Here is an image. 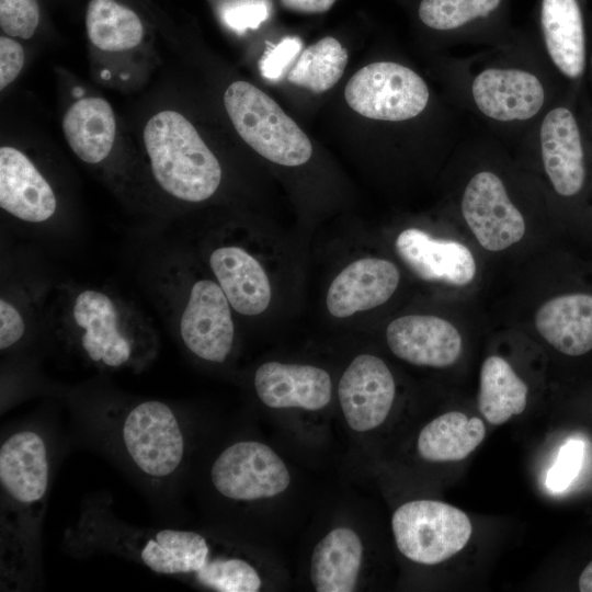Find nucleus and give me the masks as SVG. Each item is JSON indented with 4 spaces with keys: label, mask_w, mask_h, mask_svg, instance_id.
<instances>
[{
    "label": "nucleus",
    "mask_w": 592,
    "mask_h": 592,
    "mask_svg": "<svg viewBox=\"0 0 592 592\" xmlns=\"http://www.w3.org/2000/svg\"><path fill=\"white\" fill-rule=\"evenodd\" d=\"M337 0H281L284 8L303 13H323L331 9Z\"/></svg>",
    "instance_id": "35"
},
{
    "label": "nucleus",
    "mask_w": 592,
    "mask_h": 592,
    "mask_svg": "<svg viewBox=\"0 0 592 592\" xmlns=\"http://www.w3.org/2000/svg\"><path fill=\"white\" fill-rule=\"evenodd\" d=\"M344 96L350 107L364 117L397 122L420 114L428 104L429 90L410 68L379 61L353 75Z\"/></svg>",
    "instance_id": "6"
},
{
    "label": "nucleus",
    "mask_w": 592,
    "mask_h": 592,
    "mask_svg": "<svg viewBox=\"0 0 592 592\" xmlns=\"http://www.w3.org/2000/svg\"><path fill=\"white\" fill-rule=\"evenodd\" d=\"M399 551L411 561L440 563L468 543L473 526L459 509L433 500H415L399 506L391 519Z\"/></svg>",
    "instance_id": "5"
},
{
    "label": "nucleus",
    "mask_w": 592,
    "mask_h": 592,
    "mask_svg": "<svg viewBox=\"0 0 592 592\" xmlns=\"http://www.w3.org/2000/svg\"><path fill=\"white\" fill-rule=\"evenodd\" d=\"M25 331L20 311L8 300H0V349L2 351L16 344Z\"/></svg>",
    "instance_id": "34"
},
{
    "label": "nucleus",
    "mask_w": 592,
    "mask_h": 592,
    "mask_svg": "<svg viewBox=\"0 0 592 592\" xmlns=\"http://www.w3.org/2000/svg\"><path fill=\"white\" fill-rule=\"evenodd\" d=\"M224 104L240 137L265 159L286 167L310 159L312 146L306 134L253 84L232 82L225 92Z\"/></svg>",
    "instance_id": "4"
},
{
    "label": "nucleus",
    "mask_w": 592,
    "mask_h": 592,
    "mask_svg": "<svg viewBox=\"0 0 592 592\" xmlns=\"http://www.w3.org/2000/svg\"><path fill=\"white\" fill-rule=\"evenodd\" d=\"M231 306L219 284L196 281L180 319V334L186 349L212 363H223L234 345Z\"/></svg>",
    "instance_id": "8"
},
{
    "label": "nucleus",
    "mask_w": 592,
    "mask_h": 592,
    "mask_svg": "<svg viewBox=\"0 0 592 592\" xmlns=\"http://www.w3.org/2000/svg\"><path fill=\"white\" fill-rule=\"evenodd\" d=\"M38 22L37 0H0V26L9 36L31 38Z\"/></svg>",
    "instance_id": "29"
},
{
    "label": "nucleus",
    "mask_w": 592,
    "mask_h": 592,
    "mask_svg": "<svg viewBox=\"0 0 592 592\" xmlns=\"http://www.w3.org/2000/svg\"><path fill=\"white\" fill-rule=\"evenodd\" d=\"M49 445L33 428L0 446L1 588H32L41 579V530L50 485Z\"/></svg>",
    "instance_id": "1"
},
{
    "label": "nucleus",
    "mask_w": 592,
    "mask_h": 592,
    "mask_svg": "<svg viewBox=\"0 0 592 592\" xmlns=\"http://www.w3.org/2000/svg\"><path fill=\"white\" fill-rule=\"evenodd\" d=\"M538 333L557 351L579 356L592 350V295L567 294L544 303L535 315Z\"/></svg>",
    "instance_id": "20"
},
{
    "label": "nucleus",
    "mask_w": 592,
    "mask_h": 592,
    "mask_svg": "<svg viewBox=\"0 0 592 592\" xmlns=\"http://www.w3.org/2000/svg\"><path fill=\"white\" fill-rule=\"evenodd\" d=\"M210 480L215 490L229 500L253 501L285 491L291 476L271 447L257 441H240L217 456Z\"/></svg>",
    "instance_id": "7"
},
{
    "label": "nucleus",
    "mask_w": 592,
    "mask_h": 592,
    "mask_svg": "<svg viewBox=\"0 0 592 592\" xmlns=\"http://www.w3.org/2000/svg\"><path fill=\"white\" fill-rule=\"evenodd\" d=\"M301 41L295 36L283 38L278 44L271 46L260 60L262 76L270 80L281 78L301 49Z\"/></svg>",
    "instance_id": "32"
},
{
    "label": "nucleus",
    "mask_w": 592,
    "mask_h": 592,
    "mask_svg": "<svg viewBox=\"0 0 592 592\" xmlns=\"http://www.w3.org/2000/svg\"><path fill=\"white\" fill-rule=\"evenodd\" d=\"M254 388L260 400L270 408L312 411L330 402L332 382L322 368L272 361L258 367Z\"/></svg>",
    "instance_id": "15"
},
{
    "label": "nucleus",
    "mask_w": 592,
    "mask_h": 592,
    "mask_svg": "<svg viewBox=\"0 0 592 592\" xmlns=\"http://www.w3.org/2000/svg\"><path fill=\"white\" fill-rule=\"evenodd\" d=\"M542 26L556 67L569 78L580 77L585 64V39L577 0H543Z\"/></svg>",
    "instance_id": "22"
},
{
    "label": "nucleus",
    "mask_w": 592,
    "mask_h": 592,
    "mask_svg": "<svg viewBox=\"0 0 592 592\" xmlns=\"http://www.w3.org/2000/svg\"><path fill=\"white\" fill-rule=\"evenodd\" d=\"M348 64L345 48L328 36L307 47L288 71L291 83L316 93L330 90L342 77Z\"/></svg>",
    "instance_id": "27"
},
{
    "label": "nucleus",
    "mask_w": 592,
    "mask_h": 592,
    "mask_svg": "<svg viewBox=\"0 0 592 592\" xmlns=\"http://www.w3.org/2000/svg\"><path fill=\"white\" fill-rule=\"evenodd\" d=\"M540 147L545 171L556 192L562 196L577 194L585 170L579 127L568 109L547 113L540 127Z\"/></svg>",
    "instance_id": "18"
},
{
    "label": "nucleus",
    "mask_w": 592,
    "mask_h": 592,
    "mask_svg": "<svg viewBox=\"0 0 592 592\" xmlns=\"http://www.w3.org/2000/svg\"><path fill=\"white\" fill-rule=\"evenodd\" d=\"M501 0H422L419 16L435 30L457 29L473 19L487 16Z\"/></svg>",
    "instance_id": "28"
},
{
    "label": "nucleus",
    "mask_w": 592,
    "mask_h": 592,
    "mask_svg": "<svg viewBox=\"0 0 592 592\" xmlns=\"http://www.w3.org/2000/svg\"><path fill=\"white\" fill-rule=\"evenodd\" d=\"M72 318L81 330L79 345L90 362L121 368L136 361V344L123 332L110 296L95 289L82 291L75 299Z\"/></svg>",
    "instance_id": "10"
},
{
    "label": "nucleus",
    "mask_w": 592,
    "mask_h": 592,
    "mask_svg": "<svg viewBox=\"0 0 592 592\" xmlns=\"http://www.w3.org/2000/svg\"><path fill=\"white\" fill-rule=\"evenodd\" d=\"M362 555V542L354 531L346 527L332 530L312 551L310 578L316 591H354Z\"/></svg>",
    "instance_id": "21"
},
{
    "label": "nucleus",
    "mask_w": 592,
    "mask_h": 592,
    "mask_svg": "<svg viewBox=\"0 0 592 592\" xmlns=\"http://www.w3.org/2000/svg\"><path fill=\"white\" fill-rule=\"evenodd\" d=\"M86 27L90 42L105 52L136 47L144 36V26L138 15L115 0H90Z\"/></svg>",
    "instance_id": "26"
},
{
    "label": "nucleus",
    "mask_w": 592,
    "mask_h": 592,
    "mask_svg": "<svg viewBox=\"0 0 592 592\" xmlns=\"http://www.w3.org/2000/svg\"><path fill=\"white\" fill-rule=\"evenodd\" d=\"M527 402V386L508 361L498 355L487 357L480 369L478 408L493 425L521 414Z\"/></svg>",
    "instance_id": "25"
},
{
    "label": "nucleus",
    "mask_w": 592,
    "mask_h": 592,
    "mask_svg": "<svg viewBox=\"0 0 592 592\" xmlns=\"http://www.w3.org/2000/svg\"><path fill=\"white\" fill-rule=\"evenodd\" d=\"M152 174L170 195L197 203L209 198L221 181V168L195 127L180 113L153 115L144 129Z\"/></svg>",
    "instance_id": "3"
},
{
    "label": "nucleus",
    "mask_w": 592,
    "mask_h": 592,
    "mask_svg": "<svg viewBox=\"0 0 592 592\" xmlns=\"http://www.w3.org/2000/svg\"><path fill=\"white\" fill-rule=\"evenodd\" d=\"M0 206L29 223L49 219L57 207L45 178L23 152L10 146L0 149Z\"/></svg>",
    "instance_id": "16"
},
{
    "label": "nucleus",
    "mask_w": 592,
    "mask_h": 592,
    "mask_svg": "<svg viewBox=\"0 0 592 592\" xmlns=\"http://www.w3.org/2000/svg\"><path fill=\"white\" fill-rule=\"evenodd\" d=\"M24 65L22 45L13 38L0 37V89L8 87L20 73Z\"/></svg>",
    "instance_id": "33"
},
{
    "label": "nucleus",
    "mask_w": 592,
    "mask_h": 592,
    "mask_svg": "<svg viewBox=\"0 0 592 592\" xmlns=\"http://www.w3.org/2000/svg\"><path fill=\"white\" fill-rule=\"evenodd\" d=\"M583 453L584 444L580 440H570L562 445L546 477V485L551 491L560 492L571 485L581 468Z\"/></svg>",
    "instance_id": "30"
},
{
    "label": "nucleus",
    "mask_w": 592,
    "mask_h": 592,
    "mask_svg": "<svg viewBox=\"0 0 592 592\" xmlns=\"http://www.w3.org/2000/svg\"><path fill=\"white\" fill-rule=\"evenodd\" d=\"M395 249L407 266L424 281L465 286L476 275L470 250L456 240L433 238L421 229L408 228L396 238Z\"/></svg>",
    "instance_id": "14"
},
{
    "label": "nucleus",
    "mask_w": 592,
    "mask_h": 592,
    "mask_svg": "<svg viewBox=\"0 0 592 592\" xmlns=\"http://www.w3.org/2000/svg\"><path fill=\"white\" fill-rule=\"evenodd\" d=\"M578 585L581 592H592V561L580 574Z\"/></svg>",
    "instance_id": "36"
},
{
    "label": "nucleus",
    "mask_w": 592,
    "mask_h": 592,
    "mask_svg": "<svg viewBox=\"0 0 592 592\" xmlns=\"http://www.w3.org/2000/svg\"><path fill=\"white\" fill-rule=\"evenodd\" d=\"M400 281L398 267L382 258H362L345 266L331 282L326 297L329 314L346 318L385 304Z\"/></svg>",
    "instance_id": "13"
},
{
    "label": "nucleus",
    "mask_w": 592,
    "mask_h": 592,
    "mask_svg": "<svg viewBox=\"0 0 592 592\" xmlns=\"http://www.w3.org/2000/svg\"><path fill=\"white\" fill-rule=\"evenodd\" d=\"M62 129L76 156L87 163L101 162L115 139L114 112L102 98L81 99L66 112Z\"/></svg>",
    "instance_id": "23"
},
{
    "label": "nucleus",
    "mask_w": 592,
    "mask_h": 592,
    "mask_svg": "<svg viewBox=\"0 0 592 592\" xmlns=\"http://www.w3.org/2000/svg\"><path fill=\"white\" fill-rule=\"evenodd\" d=\"M396 386L383 360L371 354L357 355L344 371L338 388L345 421L355 431L379 426L395 399Z\"/></svg>",
    "instance_id": "11"
},
{
    "label": "nucleus",
    "mask_w": 592,
    "mask_h": 592,
    "mask_svg": "<svg viewBox=\"0 0 592 592\" xmlns=\"http://www.w3.org/2000/svg\"><path fill=\"white\" fill-rule=\"evenodd\" d=\"M485 435L481 419L451 411L422 429L418 437V452L429 462H457L473 453Z\"/></svg>",
    "instance_id": "24"
},
{
    "label": "nucleus",
    "mask_w": 592,
    "mask_h": 592,
    "mask_svg": "<svg viewBox=\"0 0 592 592\" xmlns=\"http://www.w3.org/2000/svg\"><path fill=\"white\" fill-rule=\"evenodd\" d=\"M463 216L482 248L502 251L519 242L525 221L510 201L502 181L482 171L469 181L462 200Z\"/></svg>",
    "instance_id": "9"
},
{
    "label": "nucleus",
    "mask_w": 592,
    "mask_h": 592,
    "mask_svg": "<svg viewBox=\"0 0 592 592\" xmlns=\"http://www.w3.org/2000/svg\"><path fill=\"white\" fill-rule=\"evenodd\" d=\"M99 423L111 452L140 481L155 490L172 485L184 462L186 439L171 406L144 400Z\"/></svg>",
    "instance_id": "2"
},
{
    "label": "nucleus",
    "mask_w": 592,
    "mask_h": 592,
    "mask_svg": "<svg viewBox=\"0 0 592 592\" xmlns=\"http://www.w3.org/2000/svg\"><path fill=\"white\" fill-rule=\"evenodd\" d=\"M270 0H234L221 11L224 22L236 32L258 29L270 15Z\"/></svg>",
    "instance_id": "31"
},
{
    "label": "nucleus",
    "mask_w": 592,
    "mask_h": 592,
    "mask_svg": "<svg viewBox=\"0 0 592 592\" xmlns=\"http://www.w3.org/2000/svg\"><path fill=\"white\" fill-rule=\"evenodd\" d=\"M478 109L497 121L527 119L544 103V89L532 73L519 69H487L473 82Z\"/></svg>",
    "instance_id": "17"
},
{
    "label": "nucleus",
    "mask_w": 592,
    "mask_h": 592,
    "mask_svg": "<svg viewBox=\"0 0 592 592\" xmlns=\"http://www.w3.org/2000/svg\"><path fill=\"white\" fill-rule=\"evenodd\" d=\"M390 351L418 366L446 367L462 352V337L447 320L431 315H407L392 320L386 329Z\"/></svg>",
    "instance_id": "12"
},
{
    "label": "nucleus",
    "mask_w": 592,
    "mask_h": 592,
    "mask_svg": "<svg viewBox=\"0 0 592 592\" xmlns=\"http://www.w3.org/2000/svg\"><path fill=\"white\" fill-rule=\"evenodd\" d=\"M209 266L237 312L257 316L266 310L272 296L270 280L248 251L237 246L219 247L210 253Z\"/></svg>",
    "instance_id": "19"
}]
</instances>
